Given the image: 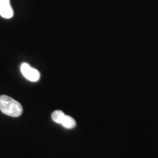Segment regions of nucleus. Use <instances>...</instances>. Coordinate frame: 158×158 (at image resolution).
<instances>
[{"instance_id": "obj_1", "label": "nucleus", "mask_w": 158, "mask_h": 158, "mask_svg": "<svg viewBox=\"0 0 158 158\" xmlns=\"http://www.w3.org/2000/svg\"><path fill=\"white\" fill-rule=\"evenodd\" d=\"M0 110L6 115L19 117L23 113L21 104L10 97L7 95L0 96Z\"/></svg>"}, {"instance_id": "obj_2", "label": "nucleus", "mask_w": 158, "mask_h": 158, "mask_svg": "<svg viewBox=\"0 0 158 158\" xmlns=\"http://www.w3.org/2000/svg\"><path fill=\"white\" fill-rule=\"evenodd\" d=\"M21 72L27 80L31 82H36L40 79V74L36 69L32 68L27 63H23L21 66Z\"/></svg>"}, {"instance_id": "obj_3", "label": "nucleus", "mask_w": 158, "mask_h": 158, "mask_svg": "<svg viewBox=\"0 0 158 158\" xmlns=\"http://www.w3.org/2000/svg\"><path fill=\"white\" fill-rule=\"evenodd\" d=\"M13 10L10 0H0V15L4 19H10L13 18Z\"/></svg>"}, {"instance_id": "obj_4", "label": "nucleus", "mask_w": 158, "mask_h": 158, "mask_svg": "<svg viewBox=\"0 0 158 158\" xmlns=\"http://www.w3.org/2000/svg\"><path fill=\"white\" fill-rule=\"evenodd\" d=\"M60 124L67 129H73L76 125V122L74 118L70 116L66 115V114H64V116H63L60 122Z\"/></svg>"}, {"instance_id": "obj_5", "label": "nucleus", "mask_w": 158, "mask_h": 158, "mask_svg": "<svg viewBox=\"0 0 158 158\" xmlns=\"http://www.w3.org/2000/svg\"><path fill=\"white\" fill-rule=\"evenodd\" d=\"M64 116V113L62 110H55L52 113V115H51V118H52L53 121L56 122L57 124H60L61 120L63 118V116Z\"/></svg>"}]
</instances>
